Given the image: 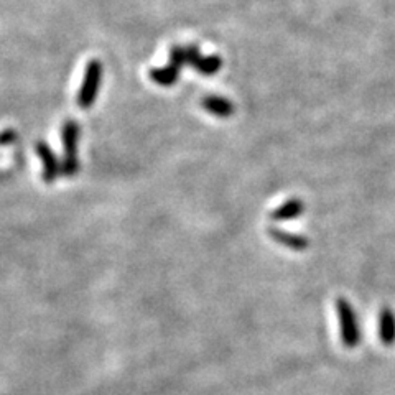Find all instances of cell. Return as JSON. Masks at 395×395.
Here are the masks:
<instances>
[{
  "instance_id": "cell-1",
  "label": "cell",
  "mask_w": 395,
  "mask_h": 395,
  "mask_svg": "<svg viewBox=\"0 0 395 395\" xmlns=\"http://www.w3.org/2000/svg\"><path fill=\"white\" fill-rule=\"evenodd\" d=\"M336 315H338V324H339V336L341 343L344 348L354 349L358 348L361 343V326L358 315H356L354 308L351 306V303L339 296L336 300Z\"/></svg>"
},
{
  "instance_id": "cell-2",
  "label": "cell",
  "mask_w": 395,
  "mask_h": 395,
  "mask_svg": "<svg viewBox=\"0 0 395 395\" xmlns=\"http://www.w3.org/2000/svg\"><path fill=\"white\" fill-rule=\"evenodd\" d=\"M64 160L61 165V173L66 176H73L78 171V140H79V126L74 121H66L61 132Z\"/></svg>"
},
{
  "instance_id": "cell-3",
  "label": "cell",
  "mask_w": 395,
  "mask_h": 395,
  "mask_svg": "<svg viewBox=\"0 0 395 395\" xmlns=\"http://www.w3.org/2000/svg\"><path fill=\"white\" fill-rule=\"evenodd\" d=\"M101 78H102L101 63L97 61V59H93V61L88 63L83 84H81V89L78 93V106L81 109H89V107H93L97 93H99Z\"/></svg>"
},
{
  "instance_id": "cell-4",
  "label": "cell",
  "mask_w": 395,
  "mask_h": 395,
  "mask_svg": "<svg viewBox=\"0 0 395 395\" xmlns=\"http://www.w3.org/2000/svg\"><path fill=\"white\" fill-rule=\"evenodd\" d=\"M267 232H269L270 239L279 242L280 246L290 249V251L303 252L310 247V241H308L306 236L294 234V232H286L284 229H279V227H275V226H270Z\"/></svg>"
},
{
  "instance_id": "cell-5",
  "label": "cell",
  "mask_w": 395,
  "mask_h": 395,
  "mask_svg": "<svg viewBox=\"0 0 395 395\" xmlns=\"http://www.w3.org/2000/svg\"><path fill=\"white\" fill-rule=\"evenodd\" d=\"M377 334L384 346L391 348L395 344V313L391 308H381L377 318Z\"/></svg>"
},
{
  "instance_id": "cell-6",
  "label": "cell",
  "mask_w": 395,
  "mask_h": 395,
  "mask_svg": "<svg viewBox=\"0 0 395 395\" xmlns=\"http://www.w3.org/2000/svg\"><path fill=\"white\" fill-rule=\"evenodd\" d=\"M303 211H305V203L300 198H290L284 204H280L279 208H275L269 218L272 223H285V221L299 218L303 214Z\"/></svg>"
},
{
  "instance_id": "cell-7",
  "label": "cell",
  "mask_w": 395,
  "mask_h": 395,
  "mask_svg": "<svg viewBox=\"0 0 395 395\" xmlns=\"http://www.w3.org/2000/svg\"><path fill=\"white\" fill-rule=\"evenodd\" d=\"M36 154L40 155V159L43 161V180L51 183L56 180V176L61 173V166H59L58 160L53 150L48 147L45 142H38L36 144Z\"/></svg>"
},
{
  "instance_id": "cell-8",
  "label": "cell",
  "mask_w": 395,
  "mask_h": 395,
  "mask_svg": "<svg viewBox=\"0 0 395 395\" xmlns=\"http://www.w3.org/2000/svg\"><path fill=\"white\" fill-rule=\"evenodd\" d=\"M201 106L204 111L221 119H227L234 114V104L229 99L221 96H206L201 101Z\"/></svg>"
},
{
  "instance_id": "cell-9",
  "label": "cell",
  "mask_w": 395,
  "mask_h": 395,
  "mask_svg": "<svg viewBox=\"0 0 395 395\" xmlns=\"http://www.w3.org/2000/svg\"><path fill=\"white\" fill-rule=\"evenodd\" d=\"M178 78H180V69L170 63L165 68H155L150 71V79L160 86H173Z\"/></svg>"
},
{
  "instance_id": "cell-10",
  "label": "cell",
  "mask_w": 395,
  "mask_h": 395,
  "mask_svg": "<svg viewBox=\"0 0 395 395\" xmlns=\"http://www.w3.org/2000/svg\"><path fill=\"white\" fill-rule=\"evenodd\" d=\"M221 64L223 63H221L219 56H201L193 68L204 76H211L219 71Z\"/></svg>"
},
{
  "instance_id": "cell-11",
  "label": "cell",
  "mask_w": 395,
  "mask_h": 395,
  "mask_svg": "<svg viewBox=\"0 0 395 395\" xmlns=\"http://www.w3.org/2000/svg\"><path fill=\"white\" fill-rule=\"evenodd\" d=\"M170 64L176 66L178 69H181L183 66H186L185 63V48L183 46H173L170 50Z\"/></svg>"
},
{
  "instance_id": "cell-12",
  "label": "cell",
  "mask_w": 395,
  "mask_h": 395,
  "mask_svg": "<svg viewBox=\"0 0 395 395\" xmlns=\"http://www.w3.org/2000/svg\"><path fill=\"white\" fill-rule=\"evenodd\" d=\"M17 139V132L15 131H5L4 134H0V145H7L10 142Z\"/></svg>"
}]
</instances>
